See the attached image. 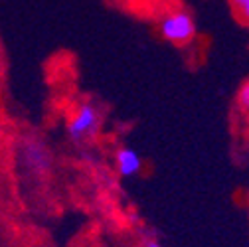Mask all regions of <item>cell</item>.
Returning <instances> with one entry per match:
<instances>
[{"label": "cell", "mask_w": 249, "mask_h": 247, "mask_svg": "<svg viewBox=\"0 0 249 247\" xmlns=\"http://www.w3.org/2000/svg\"><path fill=\"white\" fill-rule=\"evenodd\" d=\"M24 162L32 170L42 172V170L50 168L52 159H50V152L46 150L44 144H40V142H28L24 146Z\"/></svg>", "instance_id": "3"}, {"label": "cell", "mask_w": 249, "mask_h": 247, "mask_svg": "<svg viewBox=\"0 0 249 247\" xmlns=\"http://www.w3.org/2000/svg\"><path fill=\"white\" fill-rule=\"evenodd\" d=\"M247 152H249V142H247Z\"/></svg>", "instance_id": "8"}, {"label": "cell", "mask_w": 249, "mask_h": 247, "mask_svg": "<svg viewBox=\"0 0 249 247\" xmlns=\"http://www.w3.org/2000/svg\"><path fill=\"white\" fill-rule=\"evenodd\" d=\"M97 125H99V113H97V109L93 107L91 103H83L77 109V113L73 115V119L70 121L68 135L73 141H83L85 137H89V135H93L97 131Z\"/></svg>", "instance_id": "2"}, {"label": "cell", "mask_w": 249, "mask_h": 247, "mask_svg": "<svg viewBox=\"0 0 249 247\" xmlns=\"http://www.w3.org/2000/svg\"><path fill=\"white\" fill-rule=\"evenodd\" d=\"M237 107L241 109L243 115L249 117V81H245L237 91Z\"/></svg>", "instance_id": "6"}, {"label": "cell", "mask_w": 249, "mask_h": 247, "mask_svg": "<svg viewBox=\"0 0 249 247\" xmlns=\"http://www.w3.org/2000/svg\"><path fill=\"white\" fill-rule=\"evenodd\" d=\"M144 247H162L159 241H146V245Z\"/></svg>", "instance_id": "7"}, {"label": "cell", "mask_w": 249, "mask_h": 247, "mask_svg": "<svg viewBox=\"0 0 249 247\" xmlns=\"http://www.w3.org/2000/svg\"><path fill=\"white\" fill-rule=\"evenodd\" d=\"M231 10L235 12V16L249 26V0H230Z\"/></svg>", "instance_id": "5"}, {"label": "cell", "mask_w": 249, "mask_h": 247, "mask_svg": "<svg viewBox=\"0 0 249 247\" xmlns=\"http://www.w3.org/2000/svg\"><path fill=\"white\" fill-rule=\"evenodd\" d=\"M159 30L164 36V40H168L172 44H186V42H190L196 34V22L188 12L176 10V12L166 14L160 20Z\"/></svg>", "instance_id": "1"}, {"label": "cell", "mask_w": 249, "mask_h": 247, "mask_svg": "<svg viewBox=\"0 0 249 247\" xmlns=\"http://www.w3.org/2000/svg\"><path fill=\"white\" fill-rule=\"evenodd\" d=\"M115 162H117V170L121 176H135L139 174L142 162H141V157L133 150V148H121L115 157Z\"/></svg>", "instance_id": "4"}]
</instances>
